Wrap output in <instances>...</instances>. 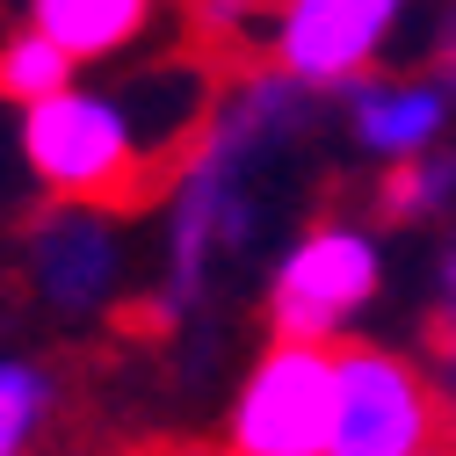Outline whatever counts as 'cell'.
I'll list each match as a JSON object with an SVG mask.
<instances>
[{
  "mask_svg": "<svg viewBox=\"0 0 456 456\" xmlns=\"http://www.w3.org/2000/svg\"><path fill=\"white\" fill-rule=\"evenodd\" d=\"M37 268H44L51 290H59V305H87L109 282V240L94 232V224H66L59 240L37 247Z\"/></svg>",
  "mask_w": 456,
  "mask_h": 456,
  "instance_id": "9c48e42d",
  "label": "cell"
},
{
  "mask_svg": "<svg viewBox=\"0 0 456 456\" xmlns=\"http://www.w3.org/2000/svg\"><path fill=\"white\" fill-rule=\"evenodd\" d=\"M51 413V377L22 355H0V456H22Z\"/></svg>",
  "mask_w": 456,
  "mask_h": 456,
  "instance_id": "30bf717a",
  "label": "cell"
},
{
  "mask_svg": "<svg viewBox=\"0 0 456 456\" xmlns=\"http://www.w3.org/2000/svg\"><path fill=\"white\" fill-rule=\"evenodd\" d=\"M333 406H340V377L326 348H297L275 340L240 384L232 406V456H326L333 442Z\"/></svg>",
  "mask_w": 456,
  "mask_h": 456,
  "instance_id": "277c9868",
  "label": "cell"
},
{
  "mask_svg": "<svg viewBox=\"0 0 456 456\" xmlns=\"http://www.w3.org/2000/svg\"><path fill=\"white\" fill-rule=\"evenodd\" d=\"M398 8L406 0H282L275 8V73L297 80V87H333V80H355L377 44L391 37Z\"/></svg>",
  "mask_w": 456,
  "mask_h": 456,
  "instance_id": "5b68a950",
  "label": "cell"
},
{
  "mask_svg": "<svg viewBox=\"0 0 456 456\" xmlns=\"http://www.w3.org/2000/svg\"><path fill=\"white\" fill-rule=\"evenodd\" d=\"M159 0H29V29H44L73 66L87 59H117L124 44L145 37Z\"/></svg>",
  "mask_w": 456,
  "mask_h": 456,
  "instance_id": "52a82bcc",
  "label": "cell"
},
{
  "mask_svg": "<svg viewBox=\"0 0 456 456\" xmlns=\"http://www.w3.org/2000/svg\"><path fill=\"white\" fill-rule=\"evenodd\" d=\"M449 189H456V159H406L384 189V210L391 217H428V210L449 203Z\"/></svg>",
  "mask_w": 456,
  "mask_h": 456,
  "instance_id": "8fae6325",
  "label": "cell"
},
{
  "mask_svg": "<svg viewBox=\"0 0 456 456\" xmlns=\"http://www.w3.org/2000/svg\"><path fill=\"white\" fill-rule=\"evenodd\" d=\"M449 305H456V268H449Z\"/></svg>",
  "mask_w": 456,
  "mask_h": 456,
  "instance_id": "7c38bea8",
  "label": "cell"
},
{
  "mask_svg": "<svg viewBox=\"0 0 456 456\" xmlns=\"http://www.w3.org/2000/svg\"><path fill=\"white\" fill-rule=\"evenodd\" d=\"M340 406L326 456H456V428L442 413L435 384L384 348H340Z\"/></svg>",
  "mask_w": 456,
  "mask_h": 456,
  "instance_id": "6da1fadb",
  "label": "cell"
},
{
  "mask_svg": "<svg viewBox=\"0 0 456 456\" xmlns=\"http://www.w3.org/2000/svg\"><path fill=\"white\" fill-rule=\"evenodd\" d=\"M370 297H377L370 232H355V224H312V232L282 254V268L268 282V326H275V340L326 348Z\"/></svg>",
  "mask_w": 456,
  "mask_h": 456,
  "instance_id": "3957f363",
  "label": "cell"
},
{
  "mask_svg": "<svg viewBox=\"0 0 456 456\" xmlns=\"http://www.w3.org/2000/svg\"><path fill=\"white\" fill-rule=\"evenodd\" d=\"M22 159L51 196L94 203L138 175V124L117 94L66 87V94L22 109Z\"/></svg>",
  "mask_w": 456,
  "mask_h": 456,
  "instance_id": "7a4b0ae2",
  "label": "cell"
},
{
  "mask_svg": "<svg viewBox=\"0 0 456 456\" xmlns=\"http://www.w3.org/2000/svg\"><path fill=\"white\" fill-rule=\"evenodd\" d=\"M442 117H449V102L428 80H377L355 94V138L384 159H420L435 145Z\"/></svg>",
  "mask_w": 456,
  "mask_h": 456,
  "instance_id": "8992f818",
  "label": "cell"
},
{
  "mask_svg": "<svg viewBox=\"0 0 456 456\" xmlns=\"http://www.w3.org/2000/svg\"><path fill=\"white\" fill-rule=\"evenodd\" d=\"M66 87H73V59L44 29L22 22L15 37H0V94H8L15 109H37V102L66 94Z\"/></svg>",
  "mask_w": 456,
  "mask_h": 456,
  "instance_id": "ba28073f",
  "label": "cell"
}]
</instances>
